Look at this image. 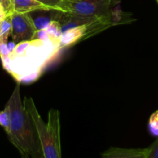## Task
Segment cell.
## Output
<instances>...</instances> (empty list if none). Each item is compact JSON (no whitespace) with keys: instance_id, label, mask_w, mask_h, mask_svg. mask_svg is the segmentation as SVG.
I'll use <instances>...</instances> for the list:
<instances>
[{"instance_id":"cell-11","label":"cell","mask_w":158,"mask_h":158,"mask_svg":"<svg viewBox=\"0 0 158 158\" xmlns=\"http://www.w3.org/2000/svg\"><path fill=\"white\" fill-rule=\"evenodd\" d=\"M0 27L2 32L3 38L7 41L9 35L12 32V22H11V13L8 14L1 22H0Z\"/></svg>"},{"instance_id":"cell-10","label":"cell","mask_w":158,"mask_h":158,"mask_svg":"<svg viewBox=\"0 0 158 158\" xmlns=\"http://www.w3.org/2000/svg\"><path fill=\"white\" fill-rule=\"evenodd\" d=\"M11 121V114L10 110H9V106L6 103L3 110L0 111V126L4 128L5 131L6 133L9 131V126H10Z\"/></svg>"},{"instance_id":"cell-3","label":"cell","mask_w":158,"mask_h":158,"mask_svg":"<svg viewBox=\"0 0 158 158\" xmlns=\"http://www.w3.org/2000/svg\"><path fill=\"white\" fill-rule=\"evenodd\" d=\"M114 0H61L57 10L85 18L103 19L110 16Z\"/></svg>"},{"instance_id":"cell-13","label":"cell","mask_w":158,"mask_h":158,"mask_svg":"<svg viewBox=\"0 0 158 158\" xmlns=\"http://www.w3.org/2000/svg\"><path fill=\"white\" fill-rule=\"evenodd\" d=\"M10 53L11 51L9 50V47H8L7 42L5 41V40L0 41V57H1L2 62L6 60L9 56Z\"/></svg>"},{"instance_id":"cell-19","label":"cell","mask_w":158,"mask_h":158,"mask_svg":"<svg viewBox=\"0 0 158 158\" xmlns=\"http://www.w3.org/2000/svg\"><path fill=\"white\" fill-rule=\"evenodd\" d=\"M155 1H156V2H157V4H158V0H155Z\"/></svg>"},{"instance_id":"cell-9","label":"cell","mask_w":158,"mask_h":158,"mask_svg":"<svg viewBox=\"0 0 158 158\" xmlns=\"http://www.w3.org/2000/svg\"><path fill=\"white\" fill-rule=\"evenodd\" d=\"M45 30L46 31L48 35L52 41H57V43H59V40H60L63 30H62L61 25L58 21L53 20Z\"/></svg>"},{"instance_id":"cell-17","label":"cell","mask_w":158,"mask_h":158,"mask_svg":"<svg viewBox=\"0 0 158 158\" xmlns=\"http://www.w3.org/2000/svg\"><path fill=\"white\" fill-rule=\"evenodd\" d=\"M8 15V13L6 12V11L5 10V9L3 8V6L0 4V22Z\"/></svg>"},{"instance_id":"cell-4","label":"cell","mask_w":158,"mask_h":158,"mask_svg":"<svg viewBox=\"0 0 158 158\" xmlns=\"http://www.w3.org/2000/svg\"><path fill=\"white\" fill-rule=\"evenodd\" d=\"M12 32L11 36L15 43L33 41L37 30L29 13L11 12Z\"/></svg>"},{"instance_id":"cell-7","label":"cell","mask_w":158,"mask_h":158,"mask_svg":"<svg viewBox=\"0 0 158 158\" xmlns=\"http://www.w3.org/2000/svg\"><path fill=\"white\" fill-rule=\"evenodd\" d=\"M37 30L46 29L53 20H57L59 11L55 9H41L29 12Z\"/></svg>"},{"instance_id":"cell-6","label":"cell","mask_w":158,"mask_h":158,"mask_svg":"<svg viewBox=\"0 0 158 158\" xmlns=\"http://www.w3.org/2000/svg\"><path fill=\"white\" fill-rule=\"evenodd\" d=\"M149 148L125 149L119 148H110L102 154L105 158H148Z\"/></svg>"},{"instance_id":"cell-12","label":"cell","mask_w":158,"mask_h":158,"mask_svg":"<svg viewBox=\"0 0 158 158\" xmlns=\"http://www.w3.org/2000/svg\"><path fill=\"white\" fill-rule=\"evenodd\" d=\"M148 129L152 135L158 137V110L150 116L148 122Z\"/></svg>"},{"instance_id":"cell-16","label":"cell","mask_w":158,"mask_h":158,"mask_svg":"<svg viewBox=\"0 0 158 158\" xmlns=\"http://www.w3.org/2000/svg\"><path fill=\"white\" fill-rule=\"evenodd\" d=\"M0 4L3 6L8 14H10L12 12L11 0H0Z\"/></svg>"},{"instance_id":"cell-8","label":"cell","mask_w":158,"mask_h":158,"mask_svg":"<svg viewBox=\"0 0 158 158\" xmlns=\"http://www.w3.org/2000/svg\"><path fill=\"white\" fill-rule=\"evenodd\" d=\"M12 12L29 13L41 9H51L37 0H11Z\"/></svg>"},{"instance_id":"cell-15","label":"cell","mask_w":158,"mask_h":158,"mask_svg":"<svg viewBox=\"0 0 158 158\" xmlns=\"http://www.w3.org/2000/svg\"><path fill=\"white\" fill-rule=\"evenodd\" d=\"M37 1L43 3V5L47 6L50 9L57 10V9H58V5L61 0H37Z\"/></svg>"},{"instance_id":"cell-2","label":"cell","mask_w":158,"mask_h":158,"mask_svg":"<svg viewBox=\"0 0 158 158\" xmlns=\"http://www.w3.org/2000/svg\"><path fill=\"white\" fill-rule=\"evenodd\" d=\"M23 106L36 127L43 150V158L61 157L60 113L58 110L54 108L50 110L48 122L46 123L40 117L33 98L25 97Z\"/></svg>"},{"instance_id":"cell-18","label":"cell","mask_w":158,"mask_h":158,"mask_svg":"<svg viewBox=\"0 0 158 158\" xmlns=\"http://www.w3.org/2000/svg\"><path fill=\"white\" fill-rule=\"evenodd\" d=\"M2 40H5L4 38H3V35H2V32L1 30V27H0V41H2ZM6 41V40H5ZM7 42V41H6Z\"/></svg>"},{"instance_id":"cell-1","label":"cell","mask_w":158,"mask_h":158,"mask_svg":"<svg viewBox=\"0 0 158 158\" xmlns=\"http://www.w3.org/2000/svg\"><path fill=\"white\" fill-rule=\"evenodd\" d=\"M7 104L11 121L7 134L11 143L24 157H43L41 143L32 119L26 112L20 97V84H16Z\"/></svg>"},{"instance_id":"cell-5","label":"cell","mask_w":158,"mask_h":158,"mask_svg":"<svg viewBox=\"0 0 158 158\" xmlns=\"http://www.w3.org/2000/svg\"><path fill=\"white\" fill-rule=\"evenodd\" d=\"M94 23L88 25H81V26H77L74 27L68 28L64 30L59 40V47H69L75 44L79 40L85 36V35L88 32V29H90V27H91V26Z\"/></svg>"},{"instance_id":"cell-14","label":"cell","mask_w":158,"mask_h":158,"mask_svg":"<svg viewBox=\"0 0 158 158\" xmlns=\"http://www.w3.org/2000/svg\"><path fill=\"white\" fill-rule=\"evenodd\" d=\"M148 158H158V138L150 147H148Z\"/></svg>"}]
</instances>
